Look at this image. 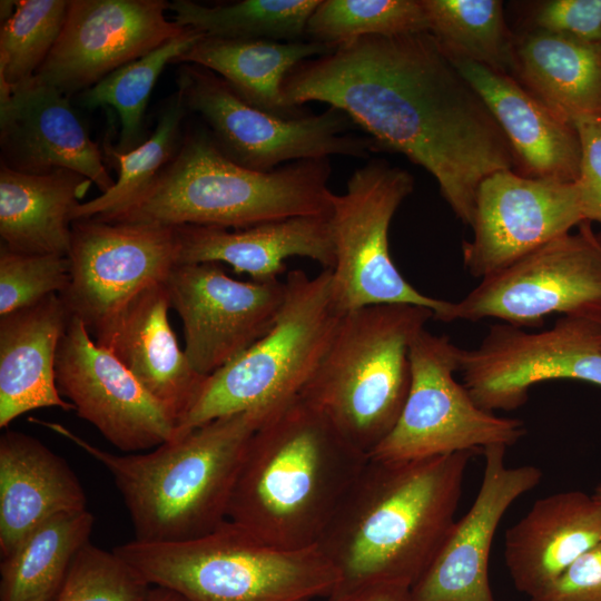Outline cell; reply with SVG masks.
I'll list each match as a JSON object with an SVG mask.
<instances>
[{
  "mask_svg": "<svg viewBox=\"0 0 601 601\" xmlns=\"http://www.w3.org/2000/svg\"><path fill=\"white\" fill-rule=\"evenodd\" d=\"M68 256L70 284L59 296L90 333L139 292L167 280L178 242L175 227L78 219Z\"/></svg>",
  "mask_w": 601,
  "mask_h": 601,
  "instance_id": "5bb4252c",
  "label": "cell"
},
{
  "mask_svg": "<svg viewBox=\"0 0 601 601\" xmlns=\"http://www.w3.org/2000/svg\"><path fill=\"white\" fill-rule=\"evenodd\" d=\"M187 111L177 91L165 102L149 138L127 152L109 147L108 152L119 167L118 178L108 191L81 203L72 213V223L109 218L138 199L175 157L183 141L181 125Z\"/></svg>",
  "mask_w": 601,
  "mask_h": 601,
  "instance_id": "d6a6232c",
  "label": "cell"
},
{
  "mask_svg": "<svg viewBox=\"0 0 601 601\" xmlns=\"http://www.w3.org/2000/svg\"><path fill=\"white\" fill-rule=\"evenodd\" d=\"M427 31L422 0H319L305 35L334 48L368 36Z\"/></svg>",
  "mask_w": 601,
  "mask_h": 601,
  "instance_id": "e575fe53",
  "label": "cell"
},
{
  "mask_svg": "<svg viewBox=\"0 0 601 601\" xmlns=\"http://www.w3.org/2000/svg\"><path fill=\"white\" fill-rule=\"evenodd\" d=\"M573 124L582 148L577 180L582 214L585 221L601 225V118L582 117Z\"/></svg>",
  "mask_w": 601,
  "mask_h": 601,
  "instance_id": "ab89813d",
  "label": "cell"
},
{
  "mask_svg": "<svg viewBox=\"0 0 601 601\" xmlns=\"http://www.w3.org/2000/svg\"><path fill=\"white\" fill-rule=\"evenodd\" d=\"M164 0H69L61 33L35 78L69 97L141 58L187 28Z\"/></svg>",
  "mask_w": 601,
  "mask_h": 601,
  "instance_id": "ac0fdd59",
  "label": "cell"
},
{
  "mask_svg": "<svg viewBox=\"0 0 601 601\" xmlns=\"http://www.w3.org/2000/svg\"><path fill=\"white\" fill-rule=\"evenodd\" d=\"M530 601H601V541Z\"/></svg>",
  "mask_w": 601,
  "mask_h": 601,
  "instance_id": "60d3db41",
  "label": "cell"
},
{
  "mask_svg": "<svg viewBox=\"0 0 601 601\" xmlns=\"http://www.w3.org/2000/svg\"><path fill=\"white\" fill-rule=\"evenodd\" d=\"M601 541V500L572 490L536 500L504 535L514 588L534 597Z\"/></svg>",
  "mask_w": 601,
  "mask_h": 601,
  "instance_id": "603a6c76",
  "label": "cell"
},
{
  "mask_svg": "<svg viewBox=\"0 0 601 601\" xmlns=\"http://www.w3.org/2000/svg\"><path fill=\"white\" fill-rule=\"evenodd\" d=\"M583 221L577 181L495 171L477 189L473 238L463 243V265L482 279Z\"/></svg>",
  "mask_w": 601,
  "mask_h": 601,
  "instance_id": "e0dca14e",
  "label": "cell"
},
{
  "mask_svg": "<svg viewBox=\"0 0 601 601\" xmlns=\"http://www.w3.org/2000/svg\"><path fill=\"white\" fill-rule=\"evenodd\" d=\"M70 314L57 294L0 316V427L30 411H72L56 384V358Z\"/></svg>",
  "mask_w": 601,
  "mask_h": 601,
  "instance_id": "484cf974",
  "label": "cell"
},
{
  "mask_svg": "<svg viewBox=\"0 0 601 601\" xmlns=\"http://www.w3.org/2000/svg\"><path fill=\"white\" fill-rule=\"evenodd\" d=\"M451 60L503 130L514 155L515 173L530 178L578 180L582 148L572 121L552 110L512 76L474 61Z\"/></svg>",
  "mask_w": 601,
  "mask_h": 601,
  "instance_id": "7402d4cb",
  "label": "cell"
},
{
  "mask_svg": "<svg viewBox=\"0 0 601 601\" xmlns=\"http://www.w3.org/2000/svg\"><path fill=\"white\" fill-rule=\"evenodd\" d=\"M166 282L131 297L90 334L111 353L178 422L191 407L207 376L180 349L168 319Z\"/></svg>",
  "mask_w": 601,
  "mask_h": 601,
  "instance_id": "44dd1931",
  "label": "cell"
},
{
  "mask_svg": "<svg viewBox=\"0 0 601 601\" xmlns=\"http://www.w3.org/2000/svg\"><path fill=\"white\" fill-rule=\"evenodd\" d=\"M175 230L178 265L225 263L255 282L278 279L288 257L309 258L323 269L335 265L331 214L296 216L240 229L184 225Z\"/></svg>",
  "mask_w": 601,
  "mask_h": 601,
  "instance_id": "cb8c5ba5",
  "label": "cell"
},
{
  "mask_svg": "<svg viewBox=\"0 0 601 601\" xmlns=\"http://www.w3.org/2000/svg\"><path fill=\"white\" fill-rule=\"evenodd\" d=\"M472 455L368 457L317 542L341 574L336 591L374 581L413 587L456 521Z\"/></svg>",
  "mask_w": 601,
  "mask_h": 601,
  "instance_id": "7a4b0ae2",
  "label": "cell"
},
{
  "mask_svg": "<svg viewBox=\"0 0 601 601\" xmlns=\"http://www.w3.org/2000/svg\"><path fill=\"white\" fill-rule=\"evenodd\" d=\"M282 93L290 108L319 101L344 111L377 150L431 174L470 226L482 180L515 165L497 121L427 31L341 43L294 67Z\"/></svg>",
  "mask_w": 601,
  "mask_h": 601,
  "instance_id": "6da1fadb",
  "label": "cell"
},
{
  "mask_svg": "<svg viewBox=\"0 0 601 601\" xmlns=\"http://www.w3.org/2000/svg\"><path fill=\"white\" fill-rule=\"evenodd\" d=\"M411 590L402 582L374 581L338 590L327 601H412Z\"/></svg>",
  "mask_w": 601,
  "mask_h": 601,
  "instance_id": "b9f144b4",
  "label": "cell"
},
{
  "mask_svg": "<svg viewBox=\"0 0 601 601\" xmlns=\"http://www.w3.org/2000/svg\"><path fill=\"white\" fill-rule=\"evenodd\" d=\"M413 187L408 171L372 158L351 175L344 194L333 195L332 286L343 313L370 305L411 304L430 308L440 321L447 307L449 300L414 288L391 257L390 225Z\"/></svg>",
  "mask_w": 601,
  "mask_h": 601,
  "instance_id": "30bf717a",
  "label": "cell"
},
{
  "mask_svg": "<svg viewBox=\"0 0 601 601\" xmlns=\"http://www.w3.org/2000/svg\"><path fill=\"white\" fill-rule=\"evenodd\" d=\"M598 499L601 500V484H599L597 487H595V491L593 493Z\"/></svg>",
  "mask_w": 601,
  "mask_h": 601,
  "instance_id": "ee69618b",
  "label": "cell"
},
{
  "mask_svg": "<svg viewBox=\"0 0 601 601\" xmlns=\"http://www.w3.org/2000/svg\"><path fill=\"white\" fill-rule=\"evenodd\" d=\"M166 286L183 323L191 366L209 376L266 335L285 300V280L240 282L218 263L180 264Z\"/></svg>",
  "mask_w": 601,
  "mask_h": 601,
  "instance_id": "9a60e30c",
  "label": "cell"
},
{
  "mask_svg": "<svg viewBox=\"0 0 601 601\" xmlns=\"http://www.w3.org/2000/svg\"><path fill=\"white\" fill-rule=\"evenodd\" d=\"M514 49V73L533 96L572 122L601 118V42L535 29Z\"/></svg>",
  "mask_w": 601,
  "mask_h": 601,
  "instance_id": "f1b7e54d",
  "label": "cell"
},
{
  "mask_svg": "<svg viewBox=\"0 0 601 601\" xmlns=\"http://www.w3.org/2000/svg\"><path fill=\"white\" fill-rule=\"evenodd\" d=\"M114 551L151 587L187 601H311L328 598L342 583L317 545L278 548L228 520L196 539L132 540Z\"/></svg>",
  "mask_w": 601,
  "mask_h": 601,
  "instance_id": "8992f818",
  "label": "cell"
},
{
  "mask_svg": "<svg viewBox=\"0 0 601 601\" xmlns=\"http://www.w3.org/2000/svg\"><path fill=\"white\" fill-rule=\"evenodd\" d=\"M0 29V90L35 77L65 24L69 0H18Z\"/></svg>",
  "mask_w": 601,
  "mask_h": 601,
  "instance_id": "d590c367",
  "label": "cell"
},
{
  "mask_svg": "<svg viewBox=\"0 0 601 601\" xmlns=\"http://www.w3.org/2000/svg\"><path fill=\"white\" fill-rule=\"evenodd\" d=\"M285 300L270 331L207 376L175 436L215 418L274 407L300 394L327 352L343 312L332 286V269L309 277L286 275ZM174 436V437H175Z\"/></svg>",
  "mask_w": 601,
  "mask_h": 601,
  "instance_id": "ba28073f",
  "label": "cell"
},
{
  "mask_svg": "<svg viewBox=\"0 0 601 601\" xmlns=\"http://www.w3.org/2000/svg\"><path fill=\"white\" fill-rule=\"evenodd\" d=\"M56 384L78 416L125 453L155 449L176 434V416L97 345L76 316L70 315L58 347Z\"/></svg>",
  "mask_w": 601,
  "mask_h": 601,
  "instance_id": "2e32d148",
  "label": "cell"
},
{
  "mask_svg": "<svg viewBox=\"0 0 601 601\" xmlns=\"http://www.w3.org/2000/svg\"><path fill=\"white\" fill-rule=\"evenodd\" d=\"M368 456L297 395L252 434L227 520L278 548L317 545Z\"/></svg>",
  "mask_w": 601,
  "mask_h": 601,
  "instance_id": "3957f363",
  "label": "cell"
},
{
  "mask_svg": "<svg viewBox=\"0 0 601 601\" xmlns=\"http://www.w3.org/2000/svg\"><path fill=\"white\" fill-rule=\"evenodd\" d=\"M70 259L59 254H26L0 247V316L32 306L70 284Z\"/></svg>",
  "mask_w": 601,
  "mask_h": 601,
  "instance_id": "74e56055",
  "label": "cell"
},
{
  "mask_svg": "<svg viewBox=\"0 0 601 601\" xmlns=\"http://www.w3.org/2000/svg\"><path fill=\"white\" fill-rule=\"evenodd\" d=\"M147 601H187L180 594L165 588L152 587Z\"/></svg>",
  "mask_w": 601,
  "mask_h": 601,
  "instance_id": "7bdbcfd3",
  "label": "cell"
},
{
  "mask_svg": "<svg viewBox=\"0 0 601 601\" xmlns=\"http://www.w3.org/2000/svg\"><path fill=\"white\" fill-rule=\"evenodd\" d=\"M550 314L601 323V238L590 221L482 278L449 300L440 321L497 318L524 328L540 327Z\"/></svg>",
  "mask_w": 601,
  "mask_h": 601,
  "instance_id": "7c38bea8",
  "label": "cell"
},
{
  "mask_svg": "<svg viewBox=\"0 0 601 601\" xmlns=\"http://www.w3.org/2000/svg\"><path fill=\"white\" fill-rule=\"evenodd\" d=\"M319 0H242L205 6L174 0V21L206 37L297 41Z\"/></svg>",
  "mask_w": 601,
  "mask_h": 601,
  "instance_id": "1f68e13d",
  "label": "cell"
},
{
  "mask_svg": "<svg viewBox=\"0 0 601 601\" xmlns=\"http://www.w3.org/2000/svg\"><path fill=\"white\" fill-rule=\"evenodd\" d=\"M83 510L85 489L65 459L29 434L0 436L1 558L48 519Z\"/></svg>",
  "mask_w": 601,
  "mask_h": 601,
  "instance_id": "d4e9b609",
  "label": "cell"
},
{
  "mask_svg": "<svg viewBox=\"0 0 601 601\" xmlns=\"http://www.w3.org/2000/svg\"><path fill=\"white\" fill-rule=\"evenodd\" d=\"M92 183L68 169L32 175L0 166L1 245L26 254L69 255L72 213Z\"/></svg>",
  "mask_w": 601,
  "mask_h": 601,
  "instance_id": "4316f807",
  "label": "cell"
},
{
  "mask_svg": "<svg viewBox=\"0 0 601 601\" xmlns=\"http://www.w3.org/2000/svg\"><path fill=\"white\" fill-rule=\"evenodd\" d=\"M463 385L483 410L513 411L541 382L572 380L601 387V323L562 316L541 332L492 325L481 344L460 351Z\"/></svg>",
  "mask_w": 601,
  "mask_h": 601,
  "instance_id": "4fadbf2b",
  "label": "cell"
},
{
  "mask_svg": "<svg viewBox=\"0 0 601 601\" xmlns=\"http://www.w3.org/2000/svg\"><path fill=\"white\" fill-rule=\"evenodd\" d=\"M203 37V33L187 28L180 36L118 68L82 92L83 107L109 106L118 114L117 151L127 152L144 141V114L158 77L168 63L177 62Z\"/></svg>",
  "mask_w": 601,
  "mask_h": 601,
  "instance_id": "836d02e7",
  "label": "cell"
},
{
  "mask_svg": "<svg viewBox=\"0 0 601 601\" xmlns=\"http://www.w3.org/2000/svg\"><path fill=\"white\" fill-rule=\"evenodd\" d=\"M535 29L580 41L601 42V0H551L535 11Z\"/></svg>",
  "mask_w": 601,
  "mask_h": 601,
  "instance_id": "f35d334b",
  "label": "cell"
},
{
  "mask_svg": "<svg viewBox=\"0 0 601 601\" xmlns=\"http://www.w3.org/2000/svg\"><path fill=\"white\" fill-rule=\"evenodd\" d=\"M431 318L430 308L411 304L344 313L299 395L368 456L401 415L411 385L410 349Z\"/></svg>",
  "mask_w": 601,
  "mask_h": 601,
  "instance_id": "52a82bcc",
  "label": "cell"
},
{
  "mask_svg": "<svg viewBox=\"0 0 601 601\" xmlns=\"http://www.w3.org/2000/svg\"><path fill=\"white\" fill-rule=\"evenodd\" d=\"M152 587L114 550L87 543L55 601H147Z\"/></svg>",
  "mask_w": 601,
  "mask_h": 601,
  "instance_id": "8d00e7d4",
  "label": "cell"
},
{
  "mask_svg": "<svg viewBox=\"0 0 601 601\" xmlns=\"http://www.w3.org/2000/svg\"><path fill=\"white\" fill-rule=\"evenodd\" d=\"M328 158L298 160L272 171L237 165L209 132L185 137L154 184L109 223L246 228L296 216L328 215ZM96 219V218H95Z\"/></svg>",
  "mask_w": 601,
  "mask_h": 601,
  "instance_id": "5b68a950",
  "label": "cell"
},
{
  "mask_svg": "<svg viewBox=\"0 0 601 601\" xmlns=\"http://www.w3.org/2000/svg\"><path fill=\"white\" fill-rule=\"evenodd\" d=\"M1 164L12 170L42 175L76 171L101 194L115 184L68 97L35 77L0 90Z\"/></svg>",
  "mask_w": 601,
  "mask_h": 601,
  "instance_id": "ffe728a7",
  "label": "cell"
},
{
  "mask_svg": "<svg viewBox=\"0 0 601 601\" xmlns=\"http://www.w3.org/2000/svg\"><path fill=\"white\" fill-rule=\"evenodd\" d=\"M95 515L57 514L29 532L0 564V601H55L78 552L89 543Z\"/></svg>",
  "mask_w": 601,
  "mask_h": 601,
  "instance_id": "f546056e",
  "label": "cell"
},
{
  "mask_svg": "<svg viewBox=\"0 0 601 601\" xmlns=\"http://www.w3.org/2000/svg\"><path fill=\"white\" fill-rule=\"evenodd\" d=\"M333 48L313 40L225 39L204 36L177 62L204 67L223 78L248 104L283 118L305 116L286 106L282 86L304 60Z\"/></svg>",
  "mask_w": 601,
  "mask_h": 601,
  "instance_id": "83f0119b",
  "label": "cell"
},
{
  "mask_svg": "<svg viewBox=\"0 0 601 601\" xmlns=\"http://www.w3.org/2000/svg\"><path fill=\"white\" fill-rule=\"evenodd\" d=\"M430 32L451 59L514 73V41L499 0H422Z\"/></svg>",
  "mask_w": 601,
  "mask_h": 601,
  "instance_id": "4dcf8cb0",
  "label": "cell"
},
{
  "mask_svg": "<svg viewBox=\"0 0 601 601\" xmlns=\"http://www.w3.org/2000/svg\"><path fill=\"white\" fill-rule=\"evenodd\" d=\"M274 407L215 418L148 453L115 454L60 423L29 421L69 440L104 465L122 496L135 540L161 543L203 536L227 520L247 443Z\"/></svg>",
  "mask_w": 601,
  "mask_h": 601,
  "instance_id": "277c9868",
  "label": "cell"
},
{
  "mask_svg": "<svg viewBox=\"0 0 601 601\" xmlns=\"http://www.w3.org/2000/svg\"><path fill=\"white\" fill-rule=\"evenodd\" d=\"M177 81L187 110L199 115L223 154L245 168L267 173L298 160L364 158L377 150L339 109L283 118L248 104L218 75L191 63H183Z\"/></svg>",
  "mask_w": 601,
  "mask_h": 601,
  "instance_id": "9c48e42d",
  "label": "cell"
},
{
  "mask_svg": "<svg viewBox=\"0 0 601 601\" xmlns=\"http://www.w3.org/2000/svg\"><path fill=\"white\" fill-rule=\"evenodd\" d=\"M460 351L446 335L423 329L410 349L411 385L390 434L368 455L381 461H411L492 445L506 447L525 434L524 423L481 408L454 374Z\"/></svg>",
  "mask_w": 601,
  "mask_h": 601,
  "instance_id": "8fae6325",
  "label": "cell"
},
{
  "mask_svg": "<svg viewBox=\"0 0 601 601\" xmlns=\"http://www.w3.org/2000/svg\"><path fill=\"white\" fill-rule=\"evenodd\" d=\"M506 449L492 445L482 451L484 470L479 492L412 587V601H495L489 579L495 532L510 506L543 476L534 465L508 466Z\"/></svg>",
  "mask_w": 601,
  "mask_h": 601,
  "instance_id": "d6986e66",
  "label": "cell"
}]
</instances>
